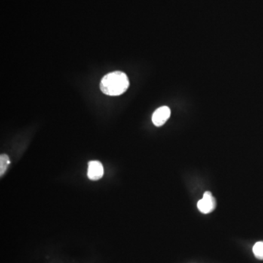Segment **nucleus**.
Wrapping results in <instances>:
<instances>
[{"label":"nucleus","instance_id":"nucleus-1","mask_svg":"<svg viewBox=\"0 0 263 263\" xmlns=\"http://www.w3.org/2000/svg\"><path fill=\"white\" fill-rule=\"evenodd\" d=\"M128 77L121 71H114L107 74L101 80V92L108 96H120L128 89Z\"/></svg>","mask_w":263,"mask_h":263},{"label":"nucleus","instance_id":"nucleus-6","mask_svg":"<svg viewBox=\"0 0 263 263\" xmlns=\"http://www.w3.org/2000/svg\"><path fill=\"white\" fill-rule=\"evenodd\" d=\"M253 253L258 259L263 261V241L255 243L253 247Z\"/></svg>","mask_w":263,"mask_h":263},{"label":"nucleus","instance_id":"nucleus-5","mask_svg":"<svg viewBox=\"0 0 263 263\" xmlns=\"http://www.w3.org/2000/svg\"><path fill=\"white\" fill-rule=\"evenodd\" d=\"M10 165V159L7 154H2L0 156V175L2 176Z\"/></svg>","mask_w":263,"mask_h":263},{"label":"nucleus","instance_id":"nucleus-3","mask_svg":"<svg viewBox=\"0 0 263 263\" xmlns=\"http://www.w3.org/2000/svg\"><path fill=\"white\" fill-rule=\"evenodd\" d=\"M170 109L167 106H163L154 111L152 116L153 124L157 127H161L166 124L170 117Z\"/></svg>","mask_w":263,"mask_h":263},{"label":"nucleus","instance_id":"nucleus-4","mask_svg":"<svg viewBox=\"0 0 263 263\" xmlns=\"http://www.w3.org/2000/svg\"><path fill=\"white\" fill-rule=\"evenodd\" d=\"M103 166L102 163L98 161L89 162L87 173L89 179L97 181L103 176Z\"/></svg>","mask_w":263,"mask_h":263},{"label":"nucleus","instance_id":"nucleus-2","mask_svg":"<svg viewBox=\"0 0 263 263\" xmlns=\"http://www.w3.org/2000/svg\"><path fill=\"white\" fill-rule=\"evenodd\" d=\"M216 200L210 191H206L203 198L197 203L199 211L205 215L213 212L216 209Z\"/></svg>","mask_w":263,"mask_h":263}]
</instances>
